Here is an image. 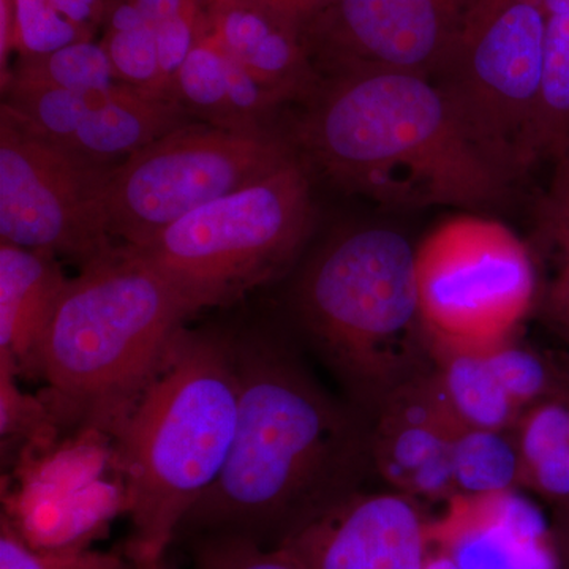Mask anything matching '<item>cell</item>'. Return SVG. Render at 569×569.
I'll use <instances>...</instances> for the list:
<instances>
[{
  "instance_id": "obj_13",
  "label": "cell",
  "mask_w": 569,
  "mask_h": 569,
  "mask_svg": "<svg viewBox=\"0 0 569 569\" xmlns=\"http://www.w3.org/2000/svg\"><path fill=\"white\" fill-rule=\"evenodd\" d=\"M0 107L43 140L108 167L192 121L181 104L126 82L99 91L10 86Z\"/></svg>"
},
{
  "instance_id": "obj_3",
  "label": "cell",
  "mask_w": 569,
  "mask_h": 569,
  "mask_svg": "<svg viewBox=\"0 0 569 569\" xmlns=\"http://www.w3.org/2000/svg\"><path fill=\"white\" fill-rule=\"evenodd\" d=\"M239 381L224 329L183 328L114 437L137 569H164L182 520L222 473L238 425Z\"/></svg>"
},
{
  "instance_id": "obj_21",
  "label": "cell",
  "mask_w": 569,
  "mask_h": 569,
  "mask_svg": "<svg viewBox=\"0 0 569 569\" xmlns=\"http://www.w3.org/2000/svg\"><path fill=\"white\" fill-rule=\"evenodd\" d=\"M519 451V488L553 508L569 503V391L527 408L512 429Z\"/></svg>"
},
{
  "instance_id": "obj_19",
  "label": "cell",
  "mask_w": 569,
  "mask_h": 569,
  "mask_svg": "<svg viewBox=\"0 0 569 569\" xmlns=\"http://www.w3.org/2000/svg\"><path fill=\"white\" fill-rule=\"evenodd\" d=\"M174 100L192 121L236 132L271 130L284 104L208 31L179 69Z\"/></svg>"
},
{
  "instance_id": "obj_23",
  "label": "cell",
  "mask_w": 569,
  "mask_h": 569,
  "mask_svg": "<svg viewBox=\"0 0 569 569\" xmlns=\"http://www.w3.org/2000/svg\"><path fill=\"white\" fill-rule=\"evenodd\" d=\"M531 164L569 159V14H549L545 59L529 133Z\"/></svg>"
},
{
  "instance_id": "obj_17",
  "label": "cell",
  "mask_w": 569,
  "mask_h": 569,
  "mask_svg": "<svg viewBox=\"0 0 569 569\" xmlns=\"http://www.w3.org/2000/svg\"><path fill=\"white\" fill-rule=\"evenodd\" d=\"M206 31L283 103L305 102L320 77L301 28L263 0H200Z\"/></svg>"
},
{
  "instance_id": "obj_24",
  "label": "cell",
  "mask_w": 569,
  "mask_h": 569,
  "mask_svg": "<svg viewBox=\"0 0 569 569\" xmlns=\"http://www.w3.org/2000/svg\"><path fill=\"white\" fill-rule=\"evenodd\" d=\"M17 54L39 56L102 33L107 0H14Z\"/></svg>"
},
{
  "instance_id": "obj_16",
  "label": "cell",
  "mask_w": 569,
  "mask_h": 569,
  "mask_svg": "<svg viewBox=\"0 0 569 569\" xmlns=\"http://www.w3.org/2000/svg\"><path fill=\"white\" fill-rule=\"evenodd\" d=\"M447 515L429 523L458 569H557L552 531L515 489L449 498Z\"/></svg>"
},
{
  "instance_id": "obj_28",
  "label": "cell",
  "mask_w": 569,
  "mask_h": 569,
  "mask_svg": "<svg viewBox=\"0 0 569 569\" xmlns=\"http://www.w3.org/2000/svg\"><path fill=\"white\" fill-rule=\"evenodd\" d=\"M486 355L509 399L522 415L539 400L569 391V385L563 387L557 380L552 367L541 356L516 340Z\"/></svg>"
},
{
  "instance_id": "obj_34",
  "label": "cell",
  "mask_w": 569,
  "mask_h": 569,
  "mask_svg": "<svg viewBox=\"0 0 569 569\" xmlns=\"http://www.w3.org/2000/svg\"><path fill=\"white\" fill-rule=\"evenodd\" d=\"M263 2L302 28L310 18L320 13L332 0H263Z\"/></svg>"
},
{
  "instance_id": "obj_2",
  "label": "cell",
  "mask_w": 569,
  "mask_h": 569,
  "mask_svg": "<svg viewBox=\"0 0 569 569\" xmlns=\"http://www.w3.org/2000/svg\"><path fill=\"white\" fill-rule=\"evenodd\" d=\"M288 138L343 192L396 209L488 211L516 179L468 132L425 74L370 70L321 78Z\"/></svg>"
},
{
  "instance_id": "obj_38",
  "label": "cell",
  "mask_w": 569,
  "mask_h": 569,
  "mask_svg": "<svg viewBox=\"0 0 569 569\" xmlns=\"http://www.w3.org/2000/svg\"><path fill=\"white\" fill-rule=\"evenodd\" d=\"M567 160H569V159H567Z\"/></svg>"
},
{
  "instance_id": "obj_30",
  "label": "cell",
  "mask_w": 569,
  "mask_h": 569,
  "mask_svg": "<svg viewBox=\"0 0 569 569\" xmlns=\"http://www.w3.org/2000/svg\"><path fill=\"white\" fill-rule=\"evenodd\" d=\"M194 569H298L280 548L238 535L192 538Z\"/></svg>"
},
{
  "instance_id": "obj_36",
  "label": "cell",
  "mask_w": 569,
  "mask_h": 569,
  "mask_svg": "<svg viewBox=\"0 0 569 569\" xmlns=\"http://www.w3.org/2000/svg\"><path fill=\"white\" fill-rule=\"evenodd\" d=\"M548 14H569V0H542Z\"/></svg>"
},
{
  "instance_id": "obj_33",
  "label": "cell",
  "mask_w": 569,
  "mask_h": 569,
  "mask_svg": "<svg viewBox=\"0 0 569 569\" xmlns=\"http://www.w3.org/2000/svg\"><path fill=\"white\" fill-rule=\"evenodd\" d=\"M548 310L556 323L569 317V257L559 260L556 279L549 288Z\"/></svg>"
},
{
  "instance_id": "obj_26",
  "label": "cell",
  "mask_w": 569,
  "mask_h": 569,
  "mask_svg": "<svg viewBox=\"0 0 569 569\" xmlns=\"http://www.w3.org/2000/svg\"><path fill=\"white\" fill-rule=\"evenodd\" d=\"M456 496L503 492L519 486V451L512 430L466 429L452 458Z\"/></svg>"
},
{
  "instance_id": "obj_5",
  "label": "cell",
  "mask_w": 569,
  "mask_h": 569,
  "mask_svg": "<svg viewBox=\"0 0 569 569\" xmlns=\"http://www.w3.org/2000/svg\"><path fill=\"white\" fill-rule=\"evenodd\" d=\"M290 306L313 353L372 422L436 367L419 318L417 249L391 228L329 238L296 276Z\"/></svg>"
},
{
  "instance_id": "obj_35",
  "label": "cell",
  "mask_w": 569,
  "mask_h": 569,
  "mask_svg": "<svg viewBox=\"0 0 569 569\" xmlns=\"http://www.w3.org/2000/svg\"><path fill=\"white\" fill-rule=\"evenodd\" d=\"M553 541H556L557 552L569 568V503L565 507L556 508V523L552 529Z\"/></svg>"
},
{
  "instance_id": "obj_29",
  "label": "cell",
  "mask_w": 569,
  "mask_h": 569,
  "mask_svg": "<svg viewBox=\"0 0 569 569\" xmlns=\"http://www.w3.org/2000/svg\"><path fill=\"white\" fill-rule=\"evenodd\" d=\"M0 569H137L126 553L104 550L33 549L9 519L0 520Z\"/></svg>"
},
{
  "instance_id": "obj_1",
  "label": "cell",
  "mask_w": 569,
  "mask_h": 569,
  "mask_svg": "<svg viewBox=\"0 0 569 569\" xmlns=\"http://www.w3.org/2000/svg\"><path fill=\"white\" fill-rule=\"evenodd\" d=\"M228 339L239 381L233 447L176 539L238 535L276 549L361 490L376 471L373 422L323 387L291 337L250 326Z\"/></svg>"
},
{
  "instance_id": "obj_20",
  "label": "cell",
  "mask_w": 569,
  "mask_h": 569,
  "mask_svg": "<svg viewBox=\"0 0 569 569\" xmlns=\"http://www.w3.org/2000/svg\"><path fill=\"white\" fill-rule=\"evenodd\" d=\"M201 28L200 0H107L99 41L119 81L157 92L159 48L186 47Z\"/></svg>"
},
{
  "instance_id": "obj_37",
  "label": "cell",
  "mask_w": 569,
  "mask_h": 569,
  "mask_svg": "<svg viewBox=\"0 0 569 569\" xmlns=\"http://www.w3.org/2000/svg\"><path fill=\"white\" fill-rule=\"evenodd\" d=\"M557 325H559L561 331L565 332V336H567L569 342V317L563 318V320L557 321Z\"/></svg>"
},
{
  "instance_id": "obj_27",
  "label": "cell",
  "mask_w": 569,
  "mask_h": 569,
  "mask_svg": "<svg viewBox=\"0 0 569 569\" xmlns=\"http://www.w3.org/2000/svg\"><path fill=\"white\" fill-rule=\"evenodd\" d=\"M61 427L41 397L24 395L10 366L0 362V436L2 455L7 449L43 451L61 438Z\"/></svg>"
},
{
  "instance_id": "obj_6",
  "label": "cell",
  "mask_w": 569,
  "mask_h": 569,
  "mask_svg": "<svg viewBox=\"0 0 569 569\" xmlns=\"http://www.w3.org/2000/svg\"><path fill=\"white\" fill-rule=\"evenodd\" d=\"M310 168L301 156L130 247L194 313L230 307L290 274L313 230Z\"/></svg>"
},
{
  "instance_id": "obj_22",
  "label": "cell",
  "mask_w": 569,
  "mask_h": 569,
  "mask_svg": "<svg viewBox=\"0 0 569 569\" xmlns=\"http://www.w3.org/2000/svg\"><path fill=\"white\" fill-rule=\"evenodd\" d=\"M432 373L452 415L466 429L512 430L522 417L486 353L437 359Z\"/></svg>"
},
{
  "instance_id": "obj_25",
  "label": "cell",
  "mask_w": 569,
  "mask_h": 569,
  "mask_svg": "<svg viewBox=\"0 0 569 569\" xmlns=\"http://www.w3.org/2000/svg\"><path fill=\"white\" fill-rule=\"evenodd\" d=\"M100 41H82L62 50L39 56H18L11 67L10 86L58 89V91H99L121 84Z\"/></svg>"
},
{
  "instance_id": "obj_9",
  "label": "cell",
  "mask_w": 569,
  "mask_h": 569,
  "mask_svg": "<svg viewBox=\"0 0 569 569\" xmlns=\"http://www.w3.org/2000/svg\"><path fill=\"white\" fill-rule=\"evenodd\" d=\"M548 17L542 0H481L430 77L471 137L515 179L531 167Z\"/></svg>"
},
{
  "instance_id": "obj_4",
  "label": "cell",
  "mask_w": 569,
  "mask_h": 569,
  "mask_svg": "<svg viewBox=\"0 0 569 569\" xmlns=\"http://www.w3.org/2000/svg\"><path fill=\"white\" fill-rule=\"evenodd\" d=\"M192 307L118 244L70 279L41 348V399L61 429L114 438L159 376Z\"/></svg>"
},
{
  "instance_id": "obj_14",
  "label": "cell",
  "mask_w": 569,
  "mask_h": 569,
  "mask_svg": "<svg viewBox=\"0 0 569 569\" xmlns=\"http://www.w3.org/2000/svg\"><path fill=\"white\" fill-rule=\"evenodd\" d=\"M429 523L415 497L358 490L280 549L298 569H426Z\"/></svg>"
},
{
  "instance_id": "obj_31",
  "label": "cell",
  "mask_w": 569,
  "mask_h": 569,
  "mask_svg": "<svg viewBox=\"0 0 569 569\" xmlns=\"http://www.w3.org/2000/svg\"><path fill=\"white\" fill-rule=\"evenodd\" d=\"M542 228L559 260L569 257V160L559 163L556 182L546 198L541 216Z\"/></svg>"
},
{
  "instance_id": "obj_7",
  "label": "cell",
  "mask_w": 569,
  "mask_h": 569,
  "mask_svg": "<svg viewBox=\"0 0 569 569\" xmlns=\"http://www.w3.org/2000/svg\"><path fill=\"white\" fill-rule=\"evenodd\" d=\"M417 284L433 361L512 342L537 296L529 247L507 224L477 213L445 220L422 239Z\"/></svg>"
},
{
  "instance_id": "obj_32",
  "label": "cell",
  "mask_w": 569,
  "mask_h": 569,
  "mask_svg": "<svg viewBox=\"0 0 569 569\" xmlns=\"http://www.w3.org/2000/svg\"><path fill=\"white\" fill-rule=\"evenodd\" d=\"M13 51L17 52L14 0H0V80H2V88L10 78V58Z\"/></svg>"
},
{
  "instance_id": "obj_11",
  "label": "cell",
  "mask_w": 569,
  "mask_h": 569,
  "mask_svg": "<svg viewBox=\"0 0 569 569\" xmlns=\"http://www.w3.org/2000/svg\"><path fill=\"white\" fill-rule=\"evenodd\" d=\"M18 489L2 515L33 549H86L119 512L127 490L114 460V438L73 430L43 451L17 459Z\"/></svg>"
},
{
  "instance_id": "obj_10",
  "label": "cell",
  "mask_w": 569,
  "mask_h": 569,
  "mask_svg": "<svg viewBox=\"0 0 569 569\" xmlns=\"http://www.w3.org/2000/svg\"><path fill=\"white\" fill-rule=\"evenodd\" d=\"M112 167L43 140L0 107V241L84 268L118 242L104 190Z\"/></svg>"
},
{
  "instance_id": "obj_12",
  "label": "cell",
  "mask_w": 569,
  "mask_h": 569,
  "mask_svg": "<svg viewBox=\"0 0 569 569\" xmlns=\"http://www.w3.org/2000/svg\"><path fill=\"white\" fill-rule=\"evenodd\" d=\"M481 0H332L301 28L318 77L400 70L432 77Z\"/></svg>"
},
{
  "instance_id": "obj_15",
  "label": "cell",
  "mask_w": 569,
  "mask_h": 569,
  "mask_svg": "<svg viewBox=\"0 0 569 569\" xmlns=\"http://www.w3.org/2000/svg\"><path fill=\"white\" fill-rule=\"evenodd\" d=\"M432 372L400 388L378 411L373 468L397 492L449 500L456 496V441L466 427L452 415Z\"/></svg>"
},
{
  "instance_id": "obj_18",
  "label": "cell",
  "mask_w": 569,
  "mask_h": 569,
  "mask_svg": "<svg viewBox=\"0 0 569 569\" xmlns=\"http://www.w3.org/2000/svg\"><path fill=\"white\" fill-rule=\"evenodd\" d=\"M70 279L52 253L0 241V362L41 380V348Z\"/></svg>"
},
{
  "instance_id": "obj_8",
  "label": "cell",
  "mask_w": 569,
  "mask_h": 569,
  "mask_svg": "<svg viewBox=\"0 0 569 569\" xmlns=\"http://www.w3.org/2000/svg\"><path fill=\"white\" fill-rule=\"evenodd\" d=\"M277 130L236 132L190 121L114 164L104 190L108 230L138 247L203 206L246 189L298 157Z\"/></svg>"
}]
</instances>
